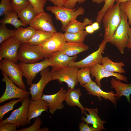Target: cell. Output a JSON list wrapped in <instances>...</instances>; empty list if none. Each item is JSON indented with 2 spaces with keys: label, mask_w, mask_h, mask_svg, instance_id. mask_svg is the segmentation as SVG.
<instances>
[{
  "label": "cell",
  "mask_w": 131,
  "mask_h": 131,
  "mask_svg": "<svg viewBox=\"0 0 131 131\" xmlns=\"http://www.w3.org/2000/svg\"><path fill=\"white\" fill-rule=\"evenodd\" d=\"M119 3L114 4L105 12L102 21L104 30V40L108 42L121 21Z\"/></svg>",
  "instance_id": "cell-1"
},
{
  "label": "cell",
  "mask_w": 131,
  "mask_h": 131,
  "mask_svg": "<svg viewBox=\"0 0 131 131\" xmlns=\"http://www.w3.org/2000/svg\"><path fill=\"white\" fill-rule=\"evenodd\" d=\"M121 22L111 38L108 41L115 45L123 54L127 47L128 40V30L130 25L125 13L120 10Z\"/></svg>",
  "instance_id": "cell-2"
},
{
  "label": "cell",
  "mask_w": 131,
  "mask_h": 131,
  "mask_svg": "<svg viewBox=\"0 0 131 131\" xmlns=\"http://www.w3.org/2000/svg\"><path fill=\"white\" fill-rule=\"evenodd\" d=\"M46 10L51 11L55 15L56 19L59 21L62 25L61 30L64 32L68 23L76 19L79 16L83 15L85 12L84 8L82 7L73 9H69L63 6H49L46 8Z\"/></svg>",
  "instance_id": "cell-3"
},
{
  "label": "cell",
  "mask_w": 131,
  "mask_h": 131,
  "mask_svg": "<svg viewBox=\"0 0 131 131\" xmlns=\"http://www.w3.org/2000/svg\"><path fill=\"white\" fill-rule=\"evenodd\" d=\"M78 70V68L68 66L58 68L50 72L51 81L58 80L61 84L64 82L68 88L74 89L78 83L77 74Z\"/></svg>",
  "instance_id": "cell-4"
},
{
  "label": "cell",
  "mask_w": 131,
  "mask_h": 131,
  "mask_svg": "<svg viewBox=\"0 0 131 131\" xmlns=\"http://www.w3.org/2000/svg\"><path fill=\"white\" fill-rule=\"evenodd\" d=\"M67 42L63 33L57 32L39 45L44 58H47L60 50Z\"/></svg>",
  "instance_id": "cell-5"
},
{
  "label": "cell",
  "mask_w": 131,
  "mask_h": 131,
  "mask_svg": "<svg viewBox=\"0 0 131 131\" xmlns=\"http://www.w3.org/2000/svg\"><path fill=\"white\" fill-rule=\"evenodd\" d=\"M17 57L20 62L26 64L37 63L44 58L39 45L26 43L21 44L18 52Z\"/></svg>",
  "instance_id": "cell-6"
},
{
  "label": "cell",
  "mask_w": 131,
  "mask_h": 131,
  "mask_svg": "<svg viewBox=\"0 0 131 131\" xmlns=\"http://www.w3.org/2000/svg\"><path fill=\"white\" fill-rule=\"evenodd\" d=\"M0 69L7 74L15 84L20 88L26 90L22 79V72L17 64L4 58L0 60Z\"/></svg>",
  "instance_id": "cell-7"
},
{
  "label": "cell",
  "mask_w": 131,
  "mask_h": 131,
  "mask_svg": "<svg viewBox=\"0 0 131 131\" xmlns=\"http://www.w3.org/2000/svg\"><path fill=\"white\" fill-rule=\"evenodd\" d=\"M30 100L29 98L21 101V105L12 112L6 119L0 121V125L8 123L15 125L17 128L23 127L27 124V114Z\"/></svg>",
  "instance_id": "cell-8"
},
{
  "label": "cell",
  "mask_w": 131,
  "mask_h": 131,
  "mask_svg": "<svg viewBox=\"0 0 131 131\" xmlns=\"http://www.w3.org/2000/svg\"><path fill=\"white\" fill-rule=\"evenodd\" d=\"M1 73L3 76L2 80L5 82L6 88L4 93L0 98V104L11 99L17 98L23 100L29 98V92L17 86L4 72L2 71Z\"/></svg>",
  "instance_id": "cell-9"
},
{
  "label": "cell",
  "mask_w": 131,
  "mask_h": 131,
  "mask_svg": "<svg viewBox=\"0 0 131 131\" xmlns=\"http://www.w3.org/2000/svg\"><path fill=\"white\" fill-rule=\"evenodd\" d=\"M21 44L15 36L4 41L0 46V60L5 58L17 64L18 60L17 53Z\"/></svg>",
  "instance_id": "cell-10"
},
{
  "label": "cell",
  "mask_w": 131,
  "mask_h": 131,
  "mask_svg": "<svg viewBox=\"0 0 131 131\" xmlns=\"http://www.w3.org/2000/svg\"><path fill=\"white\" fill-rule=\"evenodd\" d=\"M17 65L21 71L23 76L25 78L28 86L33 83V80L39 73L49 66L48 58H45L42 61L36 63L26 64L20 62Z\"/></svg>",
  "instance_id": "cell-11"
},
{
  "label": "cell",
  "mask_w": 131,
  "mask_h": 131,
  "mask_svg": "<svg viewBox=\"0 0 131 131\" xmlns=\"http://www.w3.org/2000/svg\"><path fill=\"white\" fill-rule=\"evenodd\" d=\"M107 42L106 41L103 40L99 45V48L97 50L79 61L71 63L68 66L81 68L90 67L97 63L101 64L103 57L102 54L104 52Z\"/></svg>",
  "instance_id": "cell-12"
},
{
  "label": "cell",
  "mask_w": 131,
  "mask_h": 131,
  "mask_svg": "<svg viewBox=\"0 0 131 131\" xmlns=\"http://www.w3.org/2000/svg\"><path fill=\"white\" fill-rule=\"evenodd\" d=\"M29 25L36 30L53 33L57 32L51 16L44 11L37 14L31 21Z\"/></svg>",
  "instance_id": "cell-13"
},
{
  "label": "cell",
  "mask_w": 131,
  "mask_h": 131,
  "mask_svg": "<svg viewBox=\"0 0 131 131\" xmlns=\"http://www.w3.org/2000/svg\"><path fill=\"white\" fill-rule=\"evenodd\" d=\"M40 73L41 77L40 80L37 83H32L29 88L31 99H41L45 87L51 81V74L49 71V67L43 69Z\"/></svg>",
  "instance_id": "cell-14"
},
{
  "label": "cell",
  "mask_w": 131,
  "mask_h": 131,
  "mask_svg": "<svg viewBox=\"0 0 131 131\" xmlns=\"http://www.w3.org/2000/svg\"><path fill=\"white\" fill-rule=\"evenodd\" d=\"M90 67L91 78L95 77L96 83L100 87L101 80L111 76L115 77L116 80L128 82L126 77L120 74L107 71L101 64L97 63Z\"/></svg>",
  "instance_id": "cell-15"
},
{
  "label": "cell",
  "mask_w": 131,
  "mask_h": 131,
  "mask_svg": "<svg viewBox=\"0 0 131 131\" xmlns=\"http://www.w3.org/2000/svg\"><path fill=\"white\" fill-rule=\"evenodd\" d=\"M62 87L56 93L52 94H43L41 99L46 101L48 105L50 113L53 114L57 110H61L64 107L63 102L66 92Z\"/></svg>",
  "instance_id": "cell-16"
},
{
  "label": "cell",
  "mask_w": 131,
  "mask_h": 131,
  "mask_svg": "<svg viewBox=\"0 0 131 131\" xmlns=\"http://www.w3.org/2000/svg\"><path fill=\"white\" fill-rule=\"evenodd\" d=\"M82 86L88 92V94L97 96L100 101H102L101 97L106 99H108L115 105H116L117 99L112 91L108 92L103 91L95 82L93 81Z\"/></svg>",
  "instance_id": "cell-17"
},
{
  "label": "cell",
  "mask_w": 131,
  "mask_h": 131,
  "mask_svg": "<svg viewBox=\"0 0 131 131\" xmlns=\"http://www.w3.org/2000/svg\"><path fill=\"white\" fill-rule=\"evenodd\" d=\"M77 58L76 55L70 57L59 51L54 53L48 58L49 66L51 67L50 72L60 67L68 66L71 63L75 61Z\"/></svg>",
  "instance_id": "cell-18"
},
{
  "label": "cell",
  "mask_w": 131,
  "mask_h": 131,
  "mask_svg": "<svg viewBox=\"0 0 131 131\" xmlns=\"http://www.w3.org/2000/svg\"><path fill=\"white\" fill-rule=\"evenodd\" d=\"M49 109L48 103L41 99L30 100L27 114V124L31 123V120L40 116L42 113Z\"/></svg>",
  "instance_id": "cell-19"
},
{
  "label": "cell",
  "mask_w": 131,
  "mask_h": 131,
  "mask_svg": "<svg viewBox=\"0 0 131 131\" xmlns=\"http://www.w3.org/2000/svg\"><path fill=\"white\" fill-rule=\"evenodd\" d=\"M85 108V110L87 111L89 114H87L86 112L84 114L86 117L82 116L81 117V120L88 124L92 125L93 127L98 129L99 131L103 130H106L103 125L106 122L102 120L99 118L97 108H88L87 107Z\"/></svg>",
  "instance_id": "cell-20"
},
{
  "label": "cell",
  "mask_w": 131,
  "mask_h": 131,
  "mask_svg": "<svg viewBox=\"0 0 131 131\" xmlns=\"http://www.w3.org/2000/svg\"><path fill=\"white\" fill-rule=\"evenodd\" d=\"M82 95L80 88L72 89L68 88L65 95L64 101L69 106H78L80 109L81 114H83L86 111L85 108L80 102V98Z\"/></svg>",
  "instance_id": "cell-21"
},
{
  "label": "cell",
  "mask_w": 131,
  "mask_h": 131,
  "mask_svg": "<svg viewBox=\"0 0 131 131\" xmlns=\"http://www.w3.org/2000/svg\"><path fill=\"white\" fill-rule=\"evenodd\" d=\"M112 78L110 81L112 88L114 89L116 91L115 96L117 99H120L122 96H125L127 101L130 103V96L131 94V83H124Z\"/></svg>",
  "instance_id": "cell-22"
},
{
  "label": "cell",
  "mask_w": 131,
  "mask_h": 131,
  "mask_svg": "<svg viewBox=\"0 0 131 131\" xmlns=\"http://www.w3.org/2000/svg\"><path fill=\"white\" fill-rule=\"evenodd\" d=\"M89 48V46L83 42L76 43L67 42L59 51L69 56L73 57L88 50Z\"/></svg>",
  "instance_id": "cell-23"
},
{
  "label": "cell",
  "mask_w": 131,
  "mask_h": 131,
  "mask_svg": "<svg viewBox=\"0 0 131 131\" xmlns=\"http://www.w3.org/2000/svg\"><path fill=\"white\" fill-rule=\"evenodd\" d=\"M35 31L36 30L31 26L25 28L20 26L15 30L14 36L21 44L25 43L32 38Z\"/></svg>",
  "instance_id": "cell-24"
},
{
  "label": "cell",
  "mask_w": 131,
  "mask_h": 131,
  "mask_svg": "<svg viewBox=\"0 0 131 131\" xmlns=\"http://www.w3.org/2000/svg\"><path fill=\"white\" fill-rule=\"evenodd\" d=\"M101 64L109 72L120 74L125 72V70L123 67L124 66L123 62H114L108 56L103 57Z\"/></svg>",
  "instance_id": "cell-25"
},
{
  "label": "cell",
  "mask_w": 131,
  "mask_h": 131,
  "mask_svg": "<svg viewBox=\"0 0 131 131\" xmlns=\"http://www.w3.org/2000/svg\"><path fill=\"white\" fill-rule=\"evenodd\" d=\"M92 20L86 18L82 22L78 21L76 19L70 22L66 27L64 32L68 33H75L83 30L87 25H91Z\"/></svg>",
  "instance_id": "cell-26"
},
{
  "label": "cell",
  "mask_w": 131,
  "mask_h": 131,
  "mask_svg": "<svg viewBox=\"0 0 131 131\" xmlns=\"http://www.w3.org/2000/svg\"><path fill=\"white\" fill-rule=\"evenodd\" d=\"M54 33L36 30L35 32L33 37L25 43L31 45H39Z\"/></svg>",
  "instance_id": "cell-27"
},
{
  "label": "cell",
  "mask_w": 131,
  "mask_h": 131,
  "mask_svg": "<svg viewBox=\"0 0 131 131\" xmlns=\"http://www.w3.org/2000/svg\"><path fill=\"white\" fill-rule=\"evenodd\" d=\"M4 16L0 21L1 24H9L13 25L17 29L20 26L24 25L20 20L18 19L17 14L13 11H9L6 13Z\"/></svg>",
  "instance_id": "cell-28"
},
{
  "label": "cell",
  "mask_w": 131,
  "mask_h": 131,
  "mask_svg": "<svg viewBox=\"0 0 131 131\" xmlns=\"http://www.w3.org/2000/svg\"><path fill=\"white\" fill-rule=\"evenodd\" d=\"M88 33L85 31H82L75 33L65 32L63 33L67 42L76 43H83L85 37Z\"/></svg>",
  "instance_id": "cell-29"
},
{
  "label": "cell",
  "mask_w": 131,
  "mask_h": 131,
  "mask_svg": "<svg viewBox=\"0 0 131 131\" xmlns=\"http://www.w3.org/2000/svg\"><path fill=\"white\" fill-rule=\"evenodd\" d=\"M90 67H86L78 70L77 74L78 82L81 86L90 82L92 81L90 76Z\"/></svg>",
  "instance_id": "cell-30"
},
{
  "label": "cell",
  "mask_w": 131,
  "mask_h": 131,
  "mask_svg": "<svg viewBox=\"0 0 131 131\" xmlns=\"http://www.w3.org/2000/svg\"><path fill=\"white\" fill-rule=\"evenodd\" d=\"M23 100L20 99L12 100L10 101L1 105L0 106V120H2L5 115L9 111L12 110L15 105Z\"/></svg>",
  "instance_id": "cell-31"
},
{
  "label": "cell",
  "mask_w": 131,
  "mask_h": 131,
  "mask_svg": "<svg viewBox=\"0 0 131 131\" xmlns=\"http://www.w3.org/2000/svg\"><path fill=\"white\" fill-rule=\"evenodd\" d=\"M15 30L8 29L6 24H1L0 25V44L8 38L14 36Z\"/></svg>",
  "instance_id": "cell-32"
},
{
  "label": "cell",
  "mask_w": 131,
  "mask_h": 131,
  "mask_svg": "<svg viewBox=\"0 0 131 131\" xmlns=\"http://www.w3.org/2000/svg\"><path fill=\"white\" fill-rule=\"evenodd\" d=\"M13 11L17 14L30 3L27 0H10Z\"/></svg>",
  "instance_id": "cell-33"
},
{
  "label": "cell",
  "mask_w": 131,
  "mask_h": 131,
  "mask_svg": "<svg viewBox=\"0 0 131 131\" xmlns=\"http://www.w3.org/2000/svg\"><path fill=\"white\" fill-rule=\"evenodd\" d=\"M37 14L44 11V8L48 0H27Z\"/></svg>",
  "instance_id": "cell-34"
},
{
  "label": "cell",
  "mask_w": 131,
  "mask_h": 131,
  "mask_svg": "<svg viewBox=\"0 0 131 131\" xmlns=\"http://www.w3.org/2000/svg\"><path fill=\"white\" fill-rule=\"evenodd\" d=\"M115 0H106L102 8L98 13L96 18V21L101 24L103 16L107 9L114 4Z\"/></svg>",
  "instance_id": "cell-35"
},
{
  "label": "cell",
  "mask_w": 131,
  "mask_h": 131,
  "mask_svg": "<svg viewBox=\"0 0 131 131\" xmlns=\"http://www.w3.org/2000/svg\"><path fill=\"white\" fill-rule=\"evenodd\" d=\"M119 7L120 10L126 14L128 22L131 26V0L121 2Z\"/></svg>",
  "instance_id": "cell-36"
},
{
  "label": "cell",
  "mask_w": 131,
  "mask_h": 131,
  "mask_svg": "<svg viewBox=\"0 0 131 131\" xmlns=\"http://www.w3.org/2000/svg\"><path fill=\"white\" fill-rule=\"evenodd\" d=\"M42 123L41 118L39 116L35 119L33 123L29 127L23 128L18 130V131H42L41 126Z\"/></svg>",
  "instance_id": "cell-37"
},
{
  "label": "cell",
  "mask_w": 131,
  "mask_h": 131,
  "mask_svg": "<svg viewBox=\"0 0 131 131\" xmlns=\"http://www.w3.org/2000/svg\"><path fill=\"white\" fill-rule=\"evenodd\" d=\"M13 11L12 6L10 0H1L0 3V16L6 13Z\"/></svg>",
  "instance_id": "cell-38"
},
{
  "label": "cell",
  "mask_w": 131,
  "mask_h": 131,
  "mask_svg": "<svg viewBox=\"0 0 131 131\" xmlns=\"http://www.w3.org/2000/svg\"><path fill=\"white\" fill-rule=\"evenodd\" d=\"M28 5L17 14L18 17L20 18V20L24 25V27H25V25L28 9Z\"/></svg>",
  "instance_id": "cell-39"
},
{
  "label": "cell",
  "mask_w": 131,
  "mask_h": 131,
  "mask_svg": "<svg viewBox=\"0 0 131 131\" xmlns=\"http://www.w3.org/2000/svg\"><path fill=\"white\" fill-rule=\"evenodd\" d=\"M86 1V0H66L63 7L73 9L77 2L81 4L85 2Z\"/></svg>",
  "instance_id": "cell-40"
},
{
  "label": "cell",
  "mask_w": 131,
  "mask_h": 131,
  "mask_svg": "<svg viewBox=\"0 0 131 131\" xmlns=\"http://www.w3.org/2000/svg\"><path fill=\"white\" fill-rule=\"evenodd\" d=\"M17 128L15 125L7 123L0 125V131H17Z\"/></svg>",
  "instance_id": "cell-41"
},
{
  "label": "cell",
  "mask_w": 131,
  "mask_h": 131,
  "mask_svg": "<svg viewBox=\"0 0 131 131\" xmlns=\"http://www.w3.org/2000/svg\"><path fill=\"white\" fill-rule=\"evenodd\" d=\"M78 128L80 131H99L97 128L90 127L88 124L85 123L83 121L79 123Z\"/></svg>",
  "instance_id": "cell-42"
},
{
  "label": "cell",
  "mask_w": 131,
  "mask_h": 131,
  "mask_svg": "<svg viewBox=\"0 0 131 131\" xmlns=\"http://www.w3.org/2000/svg\"><path fill=\"white\" fill-rule=\"evenodd\" d=\"M52 3L54 6L62 7L64 5L66 0H48Z\"/></svg>",
  "instance_id": "cell-43"
},
{
  "label": "cell",
  "mask_w": 131,
  "mask_h": 131,
  "mask_svg": "<svg viewBox=\"0 0 131 131\" xmlns=\"http://www.w3.org/2000/svg\"><path fill=\"white\" fill-rule=\"evenodd\" d=\"M84 29L85 30V31L88 34H92L95 31L93 29L91 25L86 26Z\"/></svg>",
  "instance_id": "cell-44"
},
{
  "label": "cell",
  "mask_w": 131,
  "mask_h": 131,
  "mask_svg": "<svg viewBox=\"0 0 131 131\" xmlns=\"http://www.w3.org/2000/svg\"><path fill=\"white\" fill-rule=\"evenodd\" d=\"M129 40L127 48L131 49V26L128 30Z\"/></svg>",
  "instance_id": "cell-45"
},
{
  "label": "cell",
  "mask_w": 131,
  "mask_h": 131,
  "mask_svg": "<svg viewBox=\"0 0 131 131\" xmlns=\"http://www.w3.org/2000/svg\"><path fill=\"white\" fill-rule=\"evenodd\" d=\"M91 25L95 31L98 30L100 28L99 24L96 21L92 23Z\"/></svg>",
  "instance_id": "cell-46"
},
{
  "label": "cell",
  "mask_w": 131,
  "mask_h": 131,
  "mask_svg": "<svg viewBox=\"0 0 131 131\" xmlns=\"http://www.w3.org/2000/svg\"><path fill=\"white\" fill-rule=\"evenodd\" d=\"M92 2L97 4H100L103 2H105L106 0H91Z\"/></svg>",
  "instance_id": "cell-47"
},
{
  "label": "cell",
  "mask_w": 131,
  "mask_h": 131,
  "mask_svg": "<svg viewBox=\"0 0 131 131\" xmlns=\"http://www.w3.org/2000/svg\"><path fill=\"white\" fill-rule=\"evenodd\" d=\"M130 0H115V1L116 3H120L121 2Z\"/></svg>",
  "instance_id": "cell-48"
}]
</instances>
